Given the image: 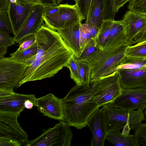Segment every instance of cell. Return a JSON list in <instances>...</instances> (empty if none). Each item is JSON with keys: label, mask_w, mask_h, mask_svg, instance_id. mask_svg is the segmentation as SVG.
Listing matches in <instances>:
<instances>
[{"label": "cell", "mask_w": 146, "mask_h": 146, "mask_svg": "<svg viewBox=\"0 0 146 146\" xmlns=\"http://www.w3.org/2000/svg\"><path fill=\"white\" fill-rule=\"evenodd\" d=\"M112 92L111 83L106 77L90 83L88 87L76 85L62 99V121L78 129L85 127L89 116L99 107L108 102Z\"/></svg>", "instance_id": "cell-1"}, {"label": "cell", "mask_w": 146, "mask_h": 146, "mask_svg": "<svg viewBox=\"0 0 146 146\" xmlns=\"http://www.w3.org/2000/svg\"><path fill=\"white\" fill-rule=\"evenodd\" d=\"M74 55L60 36L28 67L17 87L29 82L53 77L66 67Z\"/></svg>", "instance_id": "cell-2"}, {"label": "cell", "mask_w": 146, "mask_h": 146, "mask_svg": "<svg viewBox=\"0 0 146 146\" xmlns=\"http://www.w3.org/2000/svg\"><path fill=\"white\" fill-rule=\"evenodd\" d=\"M104 125L107 134L120 130L126 126L135 130L144 120L143 112L140 110L128 112L114 106L112 102L103 106Z\"/></svg>", "instance_id": "cell-3"}, {"label": "cell", "mask_w": 146, "mask_h": 146, "mask_svg": "<svg viewBox=\"0 0 146 146\" xmlns=\"http://www.w3.org/2000/svg\"><path fill=\"white\" fill-rule=\"evenodd\" d=\"M128 46L107 50L99 49L89 63L91 68L90 83L117 71V67L125 56Z\"/></svg>", "instance_id": "cell-4"}, {"label": "cell", "mask_w": 146, "mask_h": 146, "mask_svg": "<svg viewBox=\"0 0 146 146\" xmlns=\"http://www.w3.org/2000/svg\"><path fill=\"white\" fill-rule=\"evenodd\" d=\"M21 112L0 111V146L24 145L28 140L17 121Z\"/></svg>", "instance_id": "cell-5"}, {"label": "cell", "mask_w": 146, "mask_h": 146, "mask_svg": "<svg viewBox=\"0 0 146 146\" xmlns=\"http://www.w3.org/2000/svg\"><path fill=\"white\" fill-rule=\"evenodd\" d=\"M70 126L62 121L52 128L44 131L40 136L32 140H28L25 146H70L73 133Z\"/></svg>", "instance_id": "cell-6"}, {"label": "cell", "mask_w": 146, "mask_h": 146, "mask_svg": "<svg viewBox=\"0 0 146 146\" xmlns=\"http://www.w3.org/2000/svg\"><path fill=\"white\" fill-rule=\"evenodd\" d=\"M29 66L11 57L0 58V91L13 92Z\"/></svg>", "instance_id": "cell-7"}, {"label": "cell", "mask_w": 146, "mask_h": 146, "mask_svg": "<svg viewBox=\"0 0 146 146\" xmlns=\"http://www.w3.org/2000/svg\"><path fill=\"white\" fill-rule=\"evenodd\" d=\"M56 13L43 16L45 25L54 30L64 29L78 22L82 19L75 4L68 3L60 4Z\"/></svg>", "instance_id": "cell-8"}, {"label": "cell", "mask_w": 146, "mask_h": 146, "mask_svg": "<svg viewBox=\"0 0 146 146\" xmlns=\"http://www.w3.org/2000/svg\"><path fill=\"white\" fill-rule=\"evenodd\" d=\"M113 105L129 112L146 108V86L133 88H122L121 94L113 102Z\"/></svg>", "instance_id": "cell-9"}, {"label": "cell", "mask_w": 146, "mask_h": 146, "mask_svg": "<svg viewBox=\"0 0 146 146\" xmlns=\"http://www.w3.org/2000/svg\"><path fill=\"white\" fill-rule=\"evenodd\" d=\"M121 21L125 33L127 44L132 45L135 38L145 28L146 15L129 10Z\"/></svg>", "instance_id": "cell-10"}, {"label": "cell", "mask_w": 146, "mask_h": 146, "mask_svg": "<svg viewBox=\"0 0 146 146\" xmlns=\"http://www.w3.org/2000/svg\"><path fill=\"white\" fill-rule=\"evenodd\" d=\"M32 101L36 106L37 98L34 94H23L14 92L0 91V111L17 113L26 108L25 103L27 100Z\"/></svg>", "instance_id": "cell-11"}, {"label": "cell", "mask_w": 146, "mask_h": 146, "mask_svg": "<svg viewBox=\"0 0 146 146\" xmlns=\"http://www.w3.org/2000/svg\"><path fill=\"white\" fill-rule=\"evenodd\" d=\"M44 7L40 4L35 5L28 17L17 34L13 37L15 42L19 43L25 37L35 35L44 24L43 17Z\"/></svg>", "instance_id": "cell-12"}, {"label": "cell", "mask_w": 146, "mask_h": 146, "mask_svg": "<svg viewBox=\"0 0 146 146\" xmlns=\"http://www.w3.org/2000/svg\"><path fill=\"white\" fill-rule=\"evenodd\" d=\"M37 110L43 115L52 119L63 120V108L62 99L49 93L37 98Z\"/></svg>", "instance_id": "cell-13"}, {"label": "cell", "mask_w": 146, "mask_h": 146, "mask_svg": "<svg viewBox=\"0 0 146 146\" xmlns=\"http://www.w3.org/2000/svg\"><path fill=\"white\" fill-rule=\"evenodd\" d=\"M35 5L19 0L15 3H9L7 11L14 36L17 34Z\"/></svg>", "instance_id": "cell-14"}, {"label": "cell", "mask_w": 146, "mask_h": 146, "mask_svg": "<svg viewBox=\"0 0 146 146\" xmlns=\"http://www.w3.org/2000/svg\"><path fill=\"white\" fill-rule=\"evenodd\" d=\"M92 135L91 146H104L107 135L105 129L103 113L98 108L89 116L86 123Z\"/></svg>", "instance_id": "cell-15"}, {"label": "cell", "mask_w": 146, "mask_h": 146, "mask_svg": "<svg viewBox=\"0 0 146 146\" xmlns=\"http://www.w3.org/2000/svg\"><path fill=\"white\" fill-rule=\"evenodd\" d=\"M117 70L122 88L146 86V66L138 69H119Z\"/></svg>", "instance_id": "cell-16"}, {"label": "cell", "mask_w": 146, "mask_h": 146, "mask_svg": "<svg viewBox=\"0 0 146 146\" xmlns=\"http://www.w3.org/2000/svg\"><path fill=\"white\" fill-rule=\"evenodd\" d=\"M82 20L81 19L73 25L57 30L66 45L76 57L81 53L80 27Z\"/></svg>", "instance_id": "cell-17"}, {"label": "cell", "mask_w": 146, "mask_h": 146, "mask_svg": "<svg viewBox=\"0 0 146 146\" xmlns=\"http://www.w3.org/2000/svg\"><path fill=\"white\" fill-rule=\"evenodd\" d=\"M125 45H127L121 21L114 20L108 40L103 50H110Z\"/></svg>", "instance_id": "cell-18"}, {"label": "cell", "mask_w": 146, "mask_h": 146, "mask_svg": "<svg viewBox=\"0 0 146 146\" xmlns=\"http://www.w3.org/2000/svg\"><path fill=\"white\" fill-rule=\"evenodd\" d=\"M103 0H92L89 15L84 23L100 28L103 21Z\"/></svg>", "instance_id": "cell-19"}, {"label": "cell", "mask_w": 146, "mask_h": 146, "mask_svg": "<svg viewBox=\"0 0 146 146\" xmlns=\"http://www.w3.org/2000/svg\"><path fill=\"white\" fill-rule=\"evenodd\" d=\"M106 139L116 146H136L134 135H125L117 130L110 132L107 134Z\"/></svg>", "instance_id": "cell-20"}, {"label": "cell", "mask_w": 146, "mask_h": 146, "mask_svg": "<svg viewBox=\"0 0 146 146\" xmlns=\"http://www.w3.org/2000/svg\"><path fill=\"white\" fill-rule=\"evenodd\" d=\"M114 20L103 21L98 34L94 39L97 46L99 49L102 50L104 49L109 37Z\"/></svg>", "instance_id": "cell-21"}, {"label": "cell", "mask_w": 146, "mask_h": 146, "mask_svg": "<svg viewBox=\"0 0 146 146\" xmlns=\"http://www.w3.org/2000/svg\"><path fill=\"white\" fill-rule=\"evenodd\" d=\"M146 66V58H142L125 56L120 64L117 67L119 69H135L141 68Z\"/></svg>", "instance_id": "cell-22"}, {"label": "cell", "mask_w": 146, "mask_h": 146, "mask_svg": "<svg viewBox=\"0 0 146 146\" xmlns=\"http://www.w3.org/2000/svg\"><path fill=\"white\" fill-rule=\"evenodd\" d=\"M78 66L82 86L88 87L90 85L91 77L89 63L85 61H78Z\"/></svg>", "instance_id": "cell-23"}, {"label": "cell", "mask_w": 146, "mask_h": 146, "mask_svg": "<svg viewBox=\"0 0 146 146\" xmlns=\"http://www.w3.org/2000/svg\"><path fill=\"white\" fill-rule=\"evenodd\" d=\"M99 48L94 39L92 38L84 47L80 54L76 57L78 61L90 62L92 58L97 52Z\"/></svg>", "instance_id": "cell-24"}, {"label": "cell", "mask_w": 146, "mask_h": 146, "mask_svg": "<svg viewBox=\"0 0 146 146\" xmlns=\"http://www.w3.org/2000/svg\"><path fill=\"white\" fill-rule=\"evenodd\" d=\"M37 45L35 42L29 48L17 53L13 52L10 54L11 57L17 60L24 62L27 59L36 55Z\"/></svg>", "instance_id": "cell-25"}, {"label": "cell", "mask_w": 146, "mask_h": 146, "mask_svg": "<svg viewBox=\"0 0 146 146\" xmlns=\"http://www.w3.org/2000/svg\"><path fill=\"white\" fill-rule=\"evenodd\" d=\"M125 54L128 57L146 58V43L128 45L126 49Z\"/></svg>", "instance_id": "cell-26"}, {"label": "cell", "mask_w": 146, "mask_h": 146, "mask_svg": "<svg viewBox=\"0 0 146 146\" xmlns=\"http://www.w3.org/2000/svg\"><path fill=\"white\" fill-rule=\"evenodd\" d=\"M66 67L70 71V77L75 82L76 85L82 86V84L79 71L78 60L74 55L70 60Z\"/></svg>", "instance_id": "cell-27"}, {"label": "cell", "mask_w": 146, "mask_h": 146, "mask_svg": "<svg viewBox=\"0 0 146 146\" xmlns=\"http://www.w3.org/2000/svg\"><path fill=\"white\" fill-rule=\"evenodd\" d=\"M134 130L133 135L136 146H146V123H141Z\"/></svg>", "instance_id": "cell-28"}, {"label": "cell", "mask_w": 146, "mask_h": 146, "mask_svg": "<svg viewBox=\"0 0 146 146\" xmlns=\"http://www.w3.org/2000/svg\"><path fill=\"white\" fill-rule=\"evenodd\" d=\"M115 0H103V20H114L116 13L115 10Z\"/></svg>", "instance_id": "cell-29"}, {"label": "cell", "mask_w": 146, "mask_h": 146, "mask_svg": "<svg viewBox=\"0 0 146 146\" xmlns=\"http://www.w3.org/2000/svg\"><path fill=\"white\" fill-rule=\"evenodd\" d=\"M92 0H76L75 5L80 17L82 20L87 18Z\"/></svg>", "instance_id": "cell-30"}, {"label": "cell", "mask_w": 146, "mask_h": 146, "mask_svg": "<svg viewBox=\"0 0 146 146\" xmlns=\"http://www.w3.org/2000/svg\"><path fill=\"white\" fill-rule=\"evenodd\" d=\"M0 29L9 34L13 33L7 10H0Z\"/></svg>", "instance_id": "cell-31"}, {"label": "cell", "mask_w": 146, "mask_h": 146, "mask_svg": "<svg viewBox=\"0 0 146 146\" xmlns=\"http://www.w3.org/2000/svg\"><path fill=\"white\" fill-rule=\"evenodd\" d=\"M129 2V10L146 15V0H130Z\"/></svg>", "instance_id": "cell-32"}, {"label": "cell", "mask_w": 146, "mask_h": 146, "mask_svg": "<svg viewBox=\"0 0 146 146\" xmlns=\"http://www.w3.org/2000/svg\"><path fill=\"white\" fill-rule=\"evenodd\" d=\"M92 39L84 23H81L80 27V44L81 52Z\"/></svg>", "instance_id": "cell-33"}, {"label": "cell", "mask_w": 146, "mask_h": 146, "mask_svg": "<svg viewBox=\"0 0 146 146\" xmlns=\"http://www.w3.org/2000/svg\"><path fill=\"white\" fill-rule=\"evenodd\" d=\"M36 41L35 35H31L23 38L19 43V47L15 53L21 52L31 46Z\"/></svg>", "instance_id": "cell-34"}, {"label": "cell", "mask_w": 146, "mask_h": 146, "mask_svg": "<svg viewBox=\"0 0 146 146\" xmlns=\"http://www.w3.org/2000/svg\"><path fill=\"white\" fill-rule=\"evenodd\" d=\"M9 34L0 29V45L5 46L7 48L15 44L13 37Z\"/></svg>", "instance_id": "cell-35"}, {"label": "cell", "mask_w": 146, "mask_h": 146, "mask_svg": "<svg viewBox=\"0 0 146 146\" xmlns=\"http://www.w3.org/2000/svg\"><path fill=\"white\" fill-rule=\"evenodd\" d=\"M59 5L44 7L43 16H49L56 13L59 9Z\"/></svg>", "instance_id": "cell-36"}, {"label": "cell", "mask_w": 146, "mask_h": 146, "mask_svg": "<svg viewBox=\"0 0 146 146\" xmlns=\"http://www.w3.org/2000/svg\"><path fill=\"white\" fill-rule=\"evenodd\" d=\"M84 23L92 38L94 39L98 34L100 28L92 25Z\"/></svg>", "instance_id": "cell-37"}, {"label": "cell", "mask_w": 146, "mask_h": 146, "mask_svg": "<svg viewBox=\"0 0 146 146\" xmlns=\"http://www.w3.org/2000/svg\"><path fill=\"white\" fill-rule=\"evenodd\" d=\"M146 43V26L143 31L135 38L133 44L139 45Z\"/></svg>", "instance_id": "cell-38"}, {"label": "cell", "mask_w": 146, "mask_h": 146, "mask_svg": "<svg viewBox=\"0 0 146 146\" xmlns=\"http://www.w3.org/2000/svg\"><path fill=\"white\" fill-rule=\"evenodd\" d=\"M130 0H115V10L116 13L117 12L119 9L122 7L124 4Z\"/></svg>", "instance_id": "cell-39"}, {"label": "cell", "mask_w": 146, "mask_h": 146, "mask_svg": "<svg viewBox=\"0 0 146 146\" xmlns=\"http://www.w3.org/2000/svg\"><path fill=\"white\" fill-rule=\"evenodd\" d=\"M10 0H0V10H7Z\"/></svg>", "instance_id": "cell-40"}, {"label": "cell", "mask_w": 146, "mask_h": 146, "mask_svg": "<svg viewBox=\"0 0 146 146\" xmlns=\"http://www.w3.org/2000/svg\"><path fill=\"white\" fill-rule=\"evenodd\" d=\"M40 4L43 7L47 5H57L54 3L52 0H39Z\"/></svg>", "instance_id": "cell-41"}, {"label": "cell", "mask_w": 146, "mask_h": 146, "mask_svg": "<svg viewBox=\"0 0 146 146\" xmlns=\"http://www.w3.org/2000/svg\"><path fill=\"white\" fill-rule=\"evenodd\" d=\"M7 48L5 46L0 45V58L4 57L7 52Z\"/></svg>", "instance_id": "cell-42"}, {"label": "cell", "mask_w": 146, "mask_h": 146, "mask_svg": "<svg viewBox=\"0 0 146 146\" xmlns=\"http://www.w3.org/2000/svg\"><path fill=\"white\" fill-rule=\"evenodd\" d=\"M36 55L30 58L24 62L26 63L30 66L36 60Z\"/></svg>", "instance_id": "cell-43"}, {"label": "cell", "mask_w": 146, "mask_h": 146, "mask_svg": "<svg viewBox=\"0 0 146 146\" xmlns=\"http://www.w3.org/2000/svg\"><path fill=\"white\" fill-rule=\"evenodd\" d=\"M25 2L35 4H40L39 0H19Z\"/></svg>", "instance_id": "cell-44"}, {"label": "cell", "mask_w": 146, "mask_h": 146, "mask_svg": "<svg viewBox=\"0 0 146 146\" xmlns=\"http://www.w3.org/2000/svg\"><path fill=\"white\" fill-rule=\"evenodd\" d=\"M64 0H52L54 3L56 5H59L60 4V3L61 2ZM75 1H76V0H74Z\"/></svg>", "instance_id": "cell-45"}, {"label": "cell", "mask_w": 146, "mask_h": 146, "mask_svg": "<svg viewBox=\"0 0 146 146\" xmlns=\"http://www.w3.org/2000/svg\"><path fill=\"white\" fill-rule=\"evenodd\" d=\"M17 0H10V3H16L17 2Z\"/></svg>", "instance_id": "cell-46"}, {"label": "cell", "mask_w": 146, "mask_h": 146, "mask_svg": "<svg viewBox=\"0 0 146 146\" xmlns=\"http://www.w3.org/2000/svg\"><path fill=\"white\" fill-rule=\"evenodd\" d=\"M144 114L146 116V108L145 109V111Z\"/></svg>", "instance_id": "cell-47"}]
</instances>
